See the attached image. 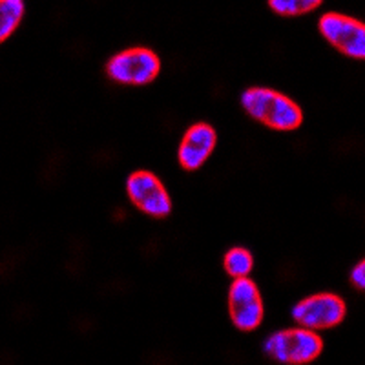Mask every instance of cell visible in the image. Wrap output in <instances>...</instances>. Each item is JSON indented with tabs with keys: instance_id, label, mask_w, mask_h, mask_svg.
I'll list each match as a JSON object with an SVG mask.
<instances>
[{
	"instance_id": "6da1fadb",
	"label": "cell",
	"mask_w": 365,
	"mask_h": 365,
	"mask_svg": "<svg viewBox=\"0 0 365 365\" xmlns=\"http://www.w3.org/2000/svg\"><path fill=\"white\" fill-rule=\"evenodd\" d=\"M241 106L252 119L278 132H292L303 123V110L291 97L270 88H249L241 93Z\"/></svg>"
},
{
	"instance_id": "7a4b0ae2",
	"label": "cell",
	"mask_w": 365,
	"mask_h": 365,
	"mask_svg": "<svg viewBox=\"0 0 365 365\" xmlns=\"http://www.w3.org/2000/svg\"><path fill=\"white\" fill-rule=\"evenodd\" d=\"M263 351L282 364H309L322 354L324 340L311 329H287L270 334L263 344Z\"/></svg>"
},
{
	"instance_id": "3957f363",
	"label": "cell",
	"mask_w": 365,
	"mask_h": 365,
	"mask_svg": "<svg viewBox=\"0 0 365 365\" xmlns=\"http://www.w3.org/2000/svg\"><path fill=\"white\" fill-rule=\"evenodd\" d=\"M161 58L148 48H128L113 55L106 64V73L112 81L126 86H145L158 79Z\"/></svg>"
},
{
	"instance_id": "277c9868",
	"label": "cell",
	"mask_w": 365,
	"mask_h": 365,
	"mask_svg": "<svg viewBox=\"0 0 365 365\" xmlns=\"http://www.w3.org/2000/svg\"><path fill=\"white\" fill-rule=\"evenodd\" d=\"M347 314L344 299L331 292H319L302 299L292 307V318L299 327L322 331L340 325Z\"/></svg>"
},
{
	"instance_id": "5b68a950",
	"label": "cell",
	"mask_w": 365,
	"mask_h": 365,
	"mask_svg": "<svg viewBox=\"0 0 365 365\" xmlns=\"http://www.w3.org/2000/svg\"><path fill=\"white\" fill-rule=\"evenodd\" d=\"M319 34L338 51L351 58H365V26L341 13H325L318 22Z\"/></svg>"
},
{
	"instance_id": "8992f818",
	"label": "cell",
	"mask_w": 365,
	"mask_h": 365,
	"mask_svg": "<svg viewBox=\"0 0 365 365\" xmlns=\"http://www.w3.org/2000/svg\"><path fill=\"white\" fill-rule=\"evenodd\" d=\"M228 312L240 331H254L262 325L265 314L263 299L257 285L249 276L236 278L228 289Z\"/></svg>"
},
{
	"instance_id": "52a82bcc",
	"label": "cell",
	"mask_w": 365,
	"mask_h": 365,
	"mask_svg": "<svg viewBox=\"0 0 365 365\" xmlns=\"http://www.w3.org/2000/svg\"><path fill=\"white\" fill-rule=\"evenodd\" d=\"M126 192L132 203L135 205L139 210L152 217L170 216L172 212V200L168 192H166L165 185L154 175L152 172H135L126 181Z\"/></svg>"
},
{
	"instance_id": "ba28073f",
	"label": "cell",
	"mask_w": 365,
	"mask_h": 365,
	"mask_svg": "<svg viewBox=\"0 0 365 365\" xmlns=\"http://www.w3.org/2000/svg\"><path fill=\"white\" fill-rule=\"evenodd\" d=\"M217 143L216 130L207 123H197L190 126L182 137L178 150V159L185 170H197L205 165Z\"/></svg>"
},
{
	"instance_id": "9c48e42d",
	"label": "cell",
	"mask_w": 365,
	"mask_h": 365,
	"mask_svg": "<svg viewBox=\"0 0 365 365\" xmlns=\"http://www.w3.org/2000/svg\"><path fill=\"white\" fill-rule=\"evenodd\" d=\"M24 9V0H0V44L19 28Z\"/></svg>"
},
{
	"instance_id": "30bf717a",
	"label": "cell",
	"mask_w": 365,
	"mask_h": 365,
	"mask_svg": "<svg viewBox=\"0 0 365 365\" xmlns=\"http://www.w3.org/2000/svg\"><path fill=\"white\" fill-rule=\"evenodd\" d=\"M223 265L228 276H232L234 279L245 278V276H249L250 274V270H252L254 257L247 249L236 247V249H230L227 254H225Z\"/></svg>"
},
{
	"instance_id": "8fae6325",
	"label": "cell",
	"mask_w": 365,
	"mask_h": 365,
	"mask_svg": "<svg viewBox=\"0 0 365 365\" xmlns=\"http://www.w3.org/2000/svg\"><path fill=\"white\" fill-rule=\"evenodd\" d=\"M324 4V0H269V6L274 13L282 17H299L311 13Z\"/></svg>"
},
{
	"instance_id": "7c38bea8",
	"label": "cell",
	"mask_w": 365,
	"mask_h": 365,
	"mask_svg": "<svg viewBox=\"0 0 365 365\" xmlns=\"http://www.w3.org/2000/svg\"><path fill=\"white\" fill-rule=\"evenodd\" d=\"M351 283L356 287L358 291L365 289V262H358L356 267L351 272Z\"/></svg>"
}]
</instances>
